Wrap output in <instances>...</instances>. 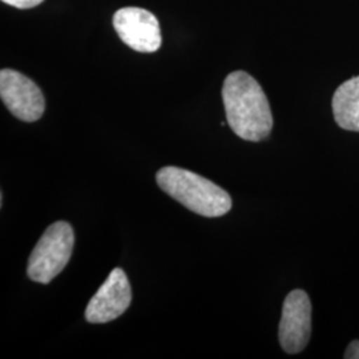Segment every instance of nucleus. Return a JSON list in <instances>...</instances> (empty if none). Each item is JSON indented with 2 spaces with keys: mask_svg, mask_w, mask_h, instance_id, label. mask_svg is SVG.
<instances>
[{
  "mask_svg": "<svg viewBox=\"0 0 359 359\" xmlns=\"http://www.w3.org/2000/svg\"><path fill=\"white\" fill-rule=\"evenodd\" d=\"M222 100L231 130L246 142H261L273 129L269 100L256 79L244 71L229 74L222 86Z\"/></svg>",
  "mask_w": 359,
  "mask_h": 359,
  "instance_id": "f257e3e1",
  "label": "nucleus"
},
{
  "mask_svg": "<svg viewBox=\"0 0 359 359\" xmlns=\"http://www.w3.org/2000/svg\"><path fill=\"white\" fill-rule=\"evenodd\" d=\"M158 187L187 209L203 217H221L231 209V194L191 170L165 167L156 175Z\"/></svg>",
  "mask_w": 359,
  "mask_h": 359,
  "instance_id": "f03ea898",
  "label": "nucleus"
},
{
  "mask_svg": "<svg viewBox=\"0 0 359 359\" xmlns=\"http://www.w3.org/2000/svg\"><path fill=\"white\" fill-rule=\"evenodd\" d=\"M75 234L65 221L50 225L35 245L27 265V274L34 283H47L65 270L72 256Z\"/></svg>",
  "mask_w": 359,
  "mask_h": 359,
  "instance_id": "7ed1b4c3",
  "label": "nucleus"
},
{
  "mask_svg": "<svg viewBox=\"0 0 359 359\" xmlns=\"http://www.w3.org/2000/svg\"><path fill=\"white\" fill-rule=\"evenodd\" d=\"M0 96L7 109L22 121H38L44 114L46 99L43 92L29 77L15 69H1Z\"/></svg>",
  "mask_w": 359,
  "mask_h": 359,
  "instance_id": "20e7f679",
  "label": "nucleus"
},
{
  "mask_svg": "<svg viewBox=\"0 0 359 359\" xmlns=\"http://www.w3.org/2000/svg\"><path fill=\"white\" fill-rule=\"evenodd\" d=\"M311 335V302L308 293L295 289L286 295L278 329L280 345L287 354H298L308 346Z\"/></svg>",
  "mask_w": 359,
  "mask_h": 359,
  "instance_id": "39448f33",
  "label": "nucleus"
},
{
  "mask_svg": "<svg viewBox=\"0 0 359 359\" xmlns=\"http://www.w3.org/2000/svg\"><path fill=\"white\" fill-rule=\"evenodd\" d=\"M114 27L118 38L135 51L151 53L161 47L158 20L144 8H120L114 16Z\"/></svg>",
  "mask_w": 359,
  "mask_h": 359,
  "instance_id": "423d86ee",
  "label": "nucleus"
},
{
  "mask_svg": "<svg viewBox=\"0 0 359 359\" xmlns=\"http://www.w3.org/2000/svg\"><path fill=\"white\" fill-rule=\"evenodd\" d=\"M132 302V289L127 274L120 268L111 271L105 283L90 298L86 309L90 323H107L123 316Z\"/></svg>",
  "mask_w": 359,
  "mask_h": 359,
  "instance_id": "0eeeda50",
  "label": "nucleus"
},
{
  "mask_svg": "<svg viewBox=\"0 0 359 359\" xmlns=\"http://www.w3.org/2000/svg\"><path fill=\"white\" fill-rule=\"evenodd\" d=\"M335 123L342 129L359 132V76L341 84L333 96Z\"/></svg>",
  "mask_w": 359,
  "mask_h": 359,
  "instance_id": "6e6552de",
  "label": "nucleus"
},
{
  "mask_svg": "<svg viewBox=\"0 0 359 359\" xmlns=\"http://www.w3.org/2000/svg\"><path fill=\"white\" fill-rule=\"evenodd\" d=\"M1 1L20 10H28L41 4L44 0H1Z\"/></svg>",
  "mask_w": 359,
  "mask_h": 359,
  "instance_id": "1a4fd4ad",
  "label": "nucleus"
},
{
  "mask_svg": "<svg viewBox=\"0 0 359 359\" xmlns=\"http://www.w3.org/2000/svg\"><path fill=\"white\" fill-rule=\"evenodd\" d=\"M346 359H359V341L355 339L348 346H347L346 351H345V355Z\"/></svg>",
  "mask_w": 359,
  "mask_h": 359,
  "instance_id": "9d476101",
  "label": "nucleus"
}]
</instances>
